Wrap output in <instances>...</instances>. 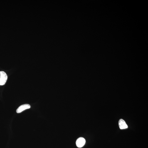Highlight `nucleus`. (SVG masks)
Wrapping results in <instances>:
<instances>
[{
	"label": "nucleus",
	"instance_id": "nucleus-1",
	"mask_svg": "<svg viewBox=\"0 0 148 148\" xmlns=\"http://www.w3.org/2000/svg\"><path fill=\"white\" fill-rule=\"evenodd\" d=\"M0 85H4L6 83L8 79V76L4 71L0 72Z\"/></svg>",
	"mask_w": 148,
	"mask_h": 148
},
{
	"label": "nucleus",
	"instance_id": "nucleus-2",
	"mask_svg": "<svg viewBox=\"0 0 148 148\" xmlns=\"http://www.w3.org/2000/svg\"><path fill=\"white\" fill-rule=\"evenodd\" d=\"M31 108V106L28 104H25L21 105L17 109L16 112L17 113H19L27 109H29Z\"/></svg>",
	"mask_w": 148,
	"mask_h": 148
},
{
	"label": "nucleus",
	"instance_id": "nucleus-3",
	"mask_svg": "<svg viewBox=\"0 0 148 148\" xmlns=\"http://www.w3.org/2000/svg\"><path fill=\"white\" fill-rule=\"evenodd\" d=\"M86 143L85 140L83 137H80L77 140L76 144L77 147L82 148L85 145Z\"/></svg>",
	"mask_w": 148,
	"mask_h": 148
},
{
	"label": "nucleus",
	"instance_id": "nucleus-4",
	"mask_svg": "<svg viewBox=\"0 0 148 148\" xmlns=\"http://www.w3.org/2000/svg\"><path fill=\"white\" fill-rule=\"evenodd\" d=\"M119 127L120 129H124L127 128L128 126L126 122L123 119H120L119 120Z\"/></svg>",
	"mask_w": 148,
	"mask_h": 148
}]
</instances>
